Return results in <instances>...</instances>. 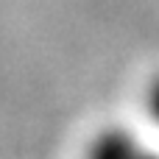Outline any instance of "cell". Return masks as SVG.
Returning a JSON list of instances; mask_svg holds the SVG:
<instances>
[{"mask_svg":"<svg viewBox=\"0 0 159 159\" xmlns=\"http://www.w3.org/2000/svg\"><path fill=\"white\" fill-rule=\"evenodd\" d=\"M148 112H151V117L159 123V75L151 81V87H148Z\"/></svg>","mask_w":159,"mask_h":159,"instance_id":"cell-2","label":"cell"},{"mask_svg":"<svg viewBox=\"0 0 159 159\" xmlns=\"http://www.w3.org/2000/svg\"><path fill=\"white\" fill-rule=\"evenodd\" d=\"M140 145L134 140V134L123 131V129H106L95 137L89 154L95 157H129V154H137Z\"/></svg>","mask_w":159,"mask_h":159,"instance_id":"cell-1","label":"cell"}]
</instances>
